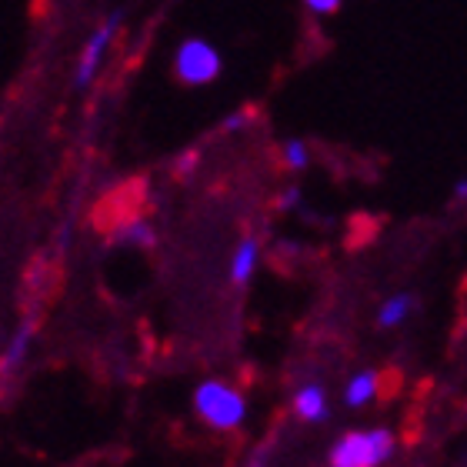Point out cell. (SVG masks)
Wrapping results in <instances>:
<instances>
[{
    "instance_id": "cell-1",
    "label": "cell",
    "mask_w": 467,
    "mask_h": 467,
    "mask_svg": "<svg viewBox=\"0 0 467 467\" xmlns=\"http://www.w3.org/2000/svg\"><path fill=\"white\" fill-rule=\"evenodd\" d=\"M194 414L201 418V424H207L217 434H231V431H241L244 420H247V398H244L241 388H234L231 380L221 378H207L194 388Z\"/></svg>"
},
{
    "instance_id": "cell-2",
    "label": "cell",
    "mask_w": 467,
    "mask_h": 467,
    "mask_svg": "<svg viewBox=\"0 0 467 467\" xmlns=\"http://www.w3.org/2000/svg\"><path fill=\"white\" fill-rule=\"evenodd\" d=\"M398 451V438L390 428L344 431L327 451L331 467H384Z\"/></svg>"
},
{
    "instance_id": "cell-3",
    "label": "cell",
    "mask_w": 467,
    "mask_h": 467,
    "mask_svg": "<svg viewBox=\"0 0 467 467\" xmlns=\"http://www.w3.org/2000/svg\"><path fill=\"white\" fill-rule=\"evenodd\" d=\"M224 70V57L221 50L204 37H187L177 44L174 50V78L184 88H207L214 84Z\"/></svg>"
},
{
    "instance_id": "cell-4",
    "label": "cell",
    "mask_w": 467,
    "mask_h": 467,
    "mask_svg": "<svg viewBox=\"0 0 467 467\" xmlns=\"http://www.w3.org/2000/svg\"><path fill=\"white\" fill-rule=\"evenodd\" d=\"M120 24H124V7H114L108 17L94 27V34L84 40V50L78 54V67H74V88L78 90H88L90 84L98 80L100 67H104V57H108V50H110V44H114Z\"/></svg>"
},
{
    "instance_id": "cell-5",
    "label": "cell",
    "mask_w": 467,
    "mask_h": 467,
    "mask_svg": "<svg viewBox=\"0 0 467 467\" xmlns=\"http://www.w3.org/2000/svg\"><path fill=\"white\" fill-rule=\"evenodd\" d=\"M291 410L301 424H324V420L331 418V400H327L324 384H317V380L301 384V388L294 390Z\"/></svg>"
},
{
    "instance_id": "cell-6",
    "label": "cell",
    "mask_w": 467,
    "mask_h": 467,
    "mask_svg": "<svg viewBox=\"0 0 467 467\" xmlns=\"http://www.w3.org/2000/svg\"><path fill=\"white\" fill-rule=\"evenodd\" d=\"M34 337H37V317H24L17 331L10 334L4 354H0V378H10V374H17V370L27 364Z\"/></svg>"
},
{
    "instance_id": "cell-7",
    "label": "cell",
    "mask_w": 467,
    "mask_h": 467,
    "mask_svg": "<svg viewBox=\"0 0 467 467\" xmlns=\"http://www.w3.org/2000/svg\"><path fill=\"white\" fill-rule=\"evenodd\" d=\"M257 267H261V241H257L254 234H247V237H241L237 247H234L227 277H231L234 287H247V284L254 281Z\"/></svg>"
},
{
    "instance_id": "cell-8",
    "label": "cell",
    "mask_w": 467,
    "mask_h": 467,
    "mask_svg": "<svg viewBox=\"0 0 467 467\" xmlns=\"http://www.w3.org/2000/svg\"><path fill=\"white\" fill-rule=\"evenodd\" d=\"M418 311V297L410 291H398L384 297L378 307V327L380 331H398L410 321V314Z\"/></svg>"
},
{
    "instance_id": "cell-9",
    "label": "cell",
    "mask_w": 467,
    "mask_h": 467,
    "mask_svg": "<svg viewBox=\"0 0 467 467\" xmlns=\"http://www.w3.org/2000/svg\"><path fill=\"white\" fill-rule=\"evenodd\" d=\"M378 394H380V370H374V368L358 370V374L344 384V404H348L350 410H360V408H368V404H374Z\"/></svg>"
},
{
    "instance_id": "cell-10",
    "label": "cell",
    "mask_w": 467,
    "mask_h": 467,
    "mask_svg": "<svg viewBox=\"0 0 467 467\" xmlns=\"http://www.w3.org/2000/svg\"><path fill=\"white\" fill-rule=\"evenodd\" d=\"M114 244L150 251V247H157V227L150 224V221H144V217H130V221L120 224V231L114 234Z\"/></svg>"
},
{
    "instance_id": "cell-11",
    "label": "cell",
    "mask_w": 467,
    "mask_h": 467,
    "mask_svg": "<svg viewBox=\"0 0 467 467\" xmlns=\"http://www.w3.org/2000/svg\"><path fill=\"white\" fill-rule=\"evenodd\" d=\"M281 164L284 171H291V174H304L307 167H311V147L304 137H287L281 144Z\"/></svg>"
},
{
    "instance_id": "cell-12",
    "label": "cell",
    "mask_w": 467,
    "mask_h": 467,
    "mask_svg": "<svg viewBox=\"0 0 467 467\" xmlns=\"http://www.w3.org/2000/svg\"><path fill=\"white\" fill-rule=\"evenodd\" d=\"M301 204H304L301 184H287L281 194H277V201H274V207H277L281 214H294V211H301Z\"/></svg>"
},
{
    "instance_id": "cell-13",
    "label": "cell",
    "mask_w": 467,
    "mask_h": 467,
    "mask_svg": "<svg viewBox=\"0 0 467 467\" xmlns=\"http://www.w3.org/2000/svg\"><path fill=\"white\" fill-rule=\"evenodd\" d=\"M254 120V110L251 108H244V110H234V114H227L224 120H221V130L224 134H237V130H244V127Z\"/></svg>"
},
{
    "instance_id": "cell-14",
    "label": "cell",
    "mask_w": 467,
    "mask_h": 467,
    "mask_svg": "<svg viewBox=\"0 0 467 467\" xmlns=\"http://www.w3.org/2000/svg\"><path fill=\"white\" fill-rule=\"evenodd\" d=\"M344 0H304V7L311 10L314 17H334L341 10Z\"/></svg>"
},
{
    "instance_id": "cell-15",
    "label": "cell",
    "mask_w": 467,
    "mask_h": 467,
    "mask_svg": "<svg viewBox=\"0 0 467 467\" xmlns=\"http://www.w3.org/2000/svg\"><path fill=\"white\" fill-rule=\"evenodd\" d=\"M197 164H201V154H197V150H187V154H181V161H177V174H191Z\"/></svg>"
},
{
    "instance_id": "cell-16",
    "label": "cell",
    "mask_w": 467,
    "mask_h": 467,
    "mask_svg": "<svg viewBox=\"0 0 467 467\" xmlns=\"http://www.w3.org/2000/svg\"><path fill=\"white\" fill-rule=\"evenodd\" d=\"M70 234H74V224H70V221H64V224L57 227V254H64L70 247Z\"/></svg>"
},
{
    "instance_id": "cell-17",
    "label": "cell",
    "mask_w": 467,
    "mask_h": 467,
    "mask_svg": "<svg viewBox=\"0 0 467 467\" xmlns=\"http://www.w3.org/2000/svg\"><path fill=\"white\" fill-rule=\"evenodd\" d=\"M451 201H454V204H467V177H461L458 184H454V191H451Z\"/></svg>"
},
{
    "instance_id": "cell-18",
    "label": "cell",
    "mask_w": 467,
    "mask_h": 467,
    "mask_svg": "<svg viewBox=\"0 0 467 467\" xmlns=\"http://www.w3.org/2000/svg\"><path fill=\"white\" fill-rule=\"evenodd\" d=\"M244 467H271V458H267V451H257L254 458H247V464Z\"/></svg>"
}]
</instances>
